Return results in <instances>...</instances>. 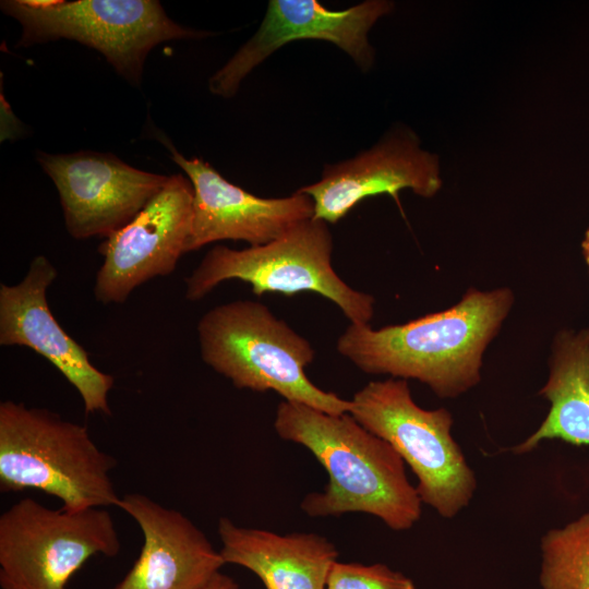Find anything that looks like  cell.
<instances>
[{
	"label": "cell",
	"mask_w": 589,
	"mask_h": 589,
	"mask_svg": "<svg viewBox=\"0 0 589 589\" xmlns=\"http://www.w3.org/2000/svg\"><path fill=\"white\" fill-rule=\"evenodd\" d=\"M513 303L508 288H471L456 305L401 325L350 324L336 348L364 373L416 378L454 398L480 382L483 352Z\"/></svg>",
	"instance_id": "cell-1"
},
{
	"label": "cell",
	"mask_w": 589,
	"mask_h": 589,
	"mask_svg": "<svg viewBox=\"0 0 589 589\" xmlns=\"http://www.w3.org/2000/svg\"><path fill=\"white\" fill-rule=\"evenodd\" d=\"M274 429L283 440L308 448L328 474L322 492L302 500L306 515L364 513L395 531L408 530L420 519L422 501L406 476L405 461L349 412L332 414L283 400Z\"/></svg>",
	"instance_id": "cell-2"
},
{
	"label": "cell",
	"mask_w": 589,
	"mask_h": 589,
	"mask_svg": "<svg viewBox=\"0 0 589 589\" xmlns=\"http://www.w3.org/2000/svg\"><path fill=\"white\" fill-rule=\"evenodd\" d=\"M117 459L101 450L85 425L24 402H0V490H37L62 509L117 506L110 472Z\"/></svg>",
	"instance_id": "cell-3"
},
{
	"label": "cell",
	"mask_w": 589,
	"mask_h": 589,
	"mask_svg": "<svg viewBox=\"0 0 589 589\" xmlns=\"http://www.w3.org/2000/svg\"><path fill=\"white\" fill-rule=\"evenodd\" d=\"M203 361L240 389L273 390L332 414L349 412L351 401L314 385L305 374L311 344L269 309L237 300L207 311L197 323Z\"/></svg>",
	"instance_id": "cell-4"
},
{
	"label": "cell",
	"mask_w": 589,
	"mask_h": 589,
	"mask_svg": "<svg viewBox=\"0 0 589 589\" xmlns=\"http://www.w3.org/2000/svg\"><path fill=\"white\" fill-rule=\"evenodd\" d=\"M328 224L313 217L266 244L242 250L216 245L185 277V298L199 301L220 283L239 279L256 296L315 292L338 305L351 324H369L374 298L352 289L335 273Z\"/></svg>",
	"instance_id": "cell-5"
},
{
	"label": "cell",
	"mask_w": 589,
	"mask_h": 589,
	"mask_svg": "<svg viewBox=\"0 0 589 589\" xmlns=\"http://www.w3.org/2000/svg\"><path fill=\"white\" fill-rule=\"evenodd\" d=\"M350 401L349 413L409 465L422 503L445 518L469 504L476 477L450 434L453 417L447 409L419 407L408 382L395 377L370 382Z\"/></svg>",
	"instance_id": "cell-6"
},
{
	"label": "cell",
	"mask_w": 589,
	"mask_h": 589,
	"mask_svg": "<svg viewBox=\"0 0 589 589\" xmlns=\"http://www.w3.org/2000/svg\"><path fill=\"white\" fill-rule=\"evenodd\" d=\"M0 7L22 27L17 47L59 39L79 41L100 52L133 86L141 85L145 60L157 45L215 35L176 23L156 0H61L47 9L4 0Z\"/></svg>",
	"instance_id": "cell-7"
},
{
	"label": "cell",
	"mask_w": 589,
	"mask_h": 589,
	"mask_svg": "<svg viewBox=\"0 0 589 589\" xmlns=\"http://www.w3.org/2000/svg\"><path fill=\"white\" fill-rule=\"evenodd\" d=\"M120 550L107 509L69 512L21 498L0 516V585L2 589H67L91 557H115Z\"/></svg>",
	"instance_id": "cell-8"
},
{
	"label": "cell",
	"mask_w": 589,
	"mask_h": 589,
	"mask_svg": "<svg viewBox=\"0 0 589 589\" xmlns=\"http://www.w3.org/2000/svg\"><path fill=\"white\" fill-rule=\"evenodd\" d=\"M36 159L58 191L69 235L77 240L110 237L130 224L169 179L110 153L38 151Z\"/></svg>",
	"instance_id": "cell-9"
},
{
	"label": "cell",
	"mask_w": 589,
	"mask_h": 589,
	"mask_svg": "<svg viewBox=\"0 0 589 589\" xmlns=\"http://www.w3.org/2000/svg\"><path fill=\"white\" fill-rule=\"evenodd\" d=\"M194 190L187 176L176 173L127 226L98 247L104 256L94 296L103 304L124 303L144 283L170 275L191 235Z\"/></svg>",
	"instance_id": "cell-10"
},
{
	"label": "cell",
	"mask_w": 589,
	"mask_h": 589,
	"mask_svg": "<svg viewBox=\"0 0 589 589\" xmlns=\"http://www.w3.org/2000/svg\"><path fill=\"white\" fill-rule=\"evenodd\" d=\"M393 7L386 0H366L336 11L316 0H269L259 29L209 77L208 88L214 95L233 97L248 74L273 52L304 39L334 44L366 72L374 63L369 32Z\"/></svg>",
	"instance_id": "cell-11"
},
{
	"label": "cell",
	"mask_w": 589,
	"mask_h": 589,
	"mask_svg": "<svg viewBox=\"0 0 589 589\" xmlns=\"http://www.w3.org/2000/svg\"><path fill=\"white\" fill-rule=\"evenodd\" d=\"M154 135L193 185V218L187 252L221 240H242L252 247L266 244L313 217L314 203L309 195L296 191L286 197L256 196L227 181L203 159L185 158L165 134Z\"/></svg>",
	"instance_id": "cell-12"
},
{
	"label": "cell",
	"mask_w": 589,
	"mask_h": 589,
	"mask_svg": "<svg viewBox=\"0 0 589 589\" xmlns=\"http://www.w3.org/2000/svg\"><path fill=\"white\" fill-rule=\"evenodd\" d=\"M58 277L55 265L35 256L16 285H0V345L27 347L50 362L79 392L86 413L111 414L112 375L98 370L88 353L52 315L47 290Z\"/></svg>",
	"instance_id": "cell-13"
},
{
	"label": "cell",
	"mask_w": 589,
	"mask_h": 589,
	"mask_svg": "<svg viewBox=\"0 0 589 589\" xmlns=\"http://www.w3.org/2000/svg\"><path fill=\"white\" fill-rule=\"evenodd\" d=\"M440 188L437 157L410 131L397 130L350 159L326 164L318 181L297 191L313 200V218L336 224L366 197L386 193L400 206L404 189L432 197Z\"/></svg>",
	"instance_id": "cell-14"
},
{
	"label": "cell",
	"mask_w": 589,
	"mask_h": 589,
	"mask_svg": "<svg viewBox=\"0 0 589 589\" xmlns=\"http://www.w3.org/2000/svg\"><path fill=\"white\" fill-rule=\"evenodd\" d=\"M117 507L139 525L143 545L130 570L110 589H200L226 564L181 512L141 493L120 496Z\"/></svg>",
	"instance_id": "cell-15"
},
{
	"label": "cell",
	"mask_w": 589,
	"mask_h": 589,
	"mask_svg": "<svg viewBox=\"0 0 589 589\" xmlns=\"http://www.w3.org/2000/svg\"><path fill=\"white\" fill-rule=\"evenodd\" d=\"M218 534L225 563L251 570L266 589H326L338 557L336 546L313 532L278 534L221 517Z\"/></svg>",
	"instance_id": "cell-16"
},
{
	"label": "cell",
	"mask_w": 589,
	"mask_h": 589,
	"mask_svg": "<svg viewBox=\"0 0 589 589\" xmlns=\"http://www.w3.org/2000/svg\"><path fill=\"white\" fill-rule=\"evenodd\" d=\"M539 394L551 402L550 411L513 452L525 454L552 438L589 446V329L556 338L550 375Z\"/></svg>",
	"instance_id": "cell-17"
},
{
	"label": "cell",
	"mask_w": 589,
	"mask_h": 589,
	"mask_svg": "<svg viewBox=\"0 0 589 589\" xmlns=\"http://www.w3.org/2000/svg\"><path fill=\"white\" fill-rule=\"evenodd\" d=\"M543 589H589V513L541 539Z\"/></svg>",
	"instance_id": "cell-18"
},
{
	"label": "cell",
	"mask_w": 589,
	"mask_h": 589,
	"mask_svg": "<svg viewBox=\"0 0 589 589\" xmlns=\"http://www.w3.org/2000/svg\"><path fill=\"white\" fill-rule=\"evenodd\" d=\"M326 589H417L413 581L384 564L363 565L336 561Z\"/></svg>",
	"instance_id": "cell-19"
},
{
	"label": "cell",
	"mask_w": 589,
	"mask_h": 589,
	"mask_svg": "<svg viewBox=\"0 0 589 589\" xmlns=\"http://www.w3.org/2000/svg\"><path fill=\"white\" fill-rule=\"evenodd\" d=\"M20 124L21 122L1 94V141L20 136L23 133Z\"/></svg>",
	"instance_id": "cell-20"
},
{
	"label": "cell",
	"mask_w": 589,
	"mask_h": 589,
	"mask_svg": "<svg viewBox=\"0 0 589 589\" xmlns=\"http://www.w3.org/2000/svg\"><path fill=\"white\" fill-rule=\"evenodd\" d=\"M200 589H240V587L233 578L219 572Z\"/></svg>",
	"instance_id": "cell-21"
},
{
	"label": "cell",
	"mask_w": 589,
	"mask_h": 589,
	"mask_svg": "<svg viewBox=\"0 0 589 589\" xmlns=\"http://www.w3.org/2000/svg\"><path fill=\"white\" fill-rule=\"evenodd\" d=\"M25 5L33 9H47L55 7L61 2V0H21Z\"/></svg>",
	"instance_id": "cell-22"
},
{
	"label": "cell",
	"mask_w": 589,
	"mask_h": 589,
	"mask_svg": "<svg viewBox=\"0 0 589 589\" xmlns=\"http://www.w3.org/2000/svg\"><path fill=\"white\" fill-rule=\"evenodd\" d=\"M582 250L586 257V262L589 266V229L587 230L585 239L582 241Z\"/></svg>",
	"instance_id": "cell-23"
}]
</instances>
